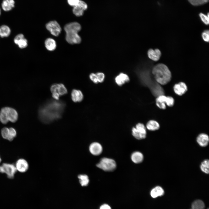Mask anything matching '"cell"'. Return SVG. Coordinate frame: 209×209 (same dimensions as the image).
<instances>
[{
	"mask_svg": "<svg viewBox=\"0 0 209 209\" xmlns=\"http://www.w3.org/2000/svg\"><path fill=\"white\" fill-rule=\"evenodd\" d=\"M15 167L17 170L21 172H26L28 168L27 162L24 159L20 158L16 162Z\"/></svg>",
	"mask_w": 209,
	"mask_h": 209,
	"instance_id": "obj_13",
	"label": "cell"
},
{
	"mask_svg": "<svg viewBox=\"0 0 209 209\" xmlns=\"http://www.w3.org/2000/svg\"><path fill=\"white\" fill-rule=\"evenodd\" d=\"M202 37L203 40L206 42H208L209 41V30H204L202 33Z\"/></svg>",
	"mask_w": 209,
	"mask_h": 209,
	"instance_id": "obj_35",
	"label": "cell"
},
{
	"mask_svg": "<svg viewBox=\"0 0 209 209\" xmlns=\"http://www.w3.org/2000/svg\"><path fill=\"white\" fill-rule=\"evenodd\" d=\"M192 5L199 6L204 4L208 3L209 0H188Z\"/></svg>",
	"mask_w": 209,
	"mask_h": 209,
	"instance_id": "obj_31",
	"label": "cell"
},
{
	"mask_svg": "<svg viewBox=\"0 0 209 209\" xmlns=\"http://www.w3.org/2000/svg\"><path fill=\"white\" fill-rule=\"evenodd\" d=\"M0 121L3 124H6L9 121L7 116L6 107L2 108L0 111Z\"/></svg>",
	"mask_w": 209,
	"mask_h": 209,
	"instance_id": "obj_27",
	"label": "cell"
},
{
	"mask_svg": "<svg viewBox=\"0 0 209 209\" xmlns=\"http://www.w3.org/2000/svg\"><path fill=\"white\" fill-rule=\"evenodd\" d=\"M152 73L156 81L161 85L167 84L171 79V72L168 67L163 64H158L154 66Z\"/></svg>",
	"mask_w": 209,
	"mask_h": 209,
	"instance_id": "obj_2",
	"label": "cell"
},
{
	"mask_svg": "<svg viewBox=\"0 0 209 209\" xmlns=\"http://www.w3.org/2000/svg\"><path fill=\"white\" fill-rule=\"evenodd\" d=\"M164 193V190L161 186H157L153 188L150 192L151 196L153 198L163 196Z\"/></svg>",
	"mask_w": 209,
	"mask_h": 209,
	"instance_id": "obj_19",
	"label": "cell"
},
{
	"mask_svg": "<svg viewBox=\"0 0 209 209\" xmlns=\"http://www.w3.org/2000/svg\"><path fill=\"white\" fill-rule=\"evenodd\" d=\"M0 173H4L3 168L2 165L0 166Z\"/></svg>",
	"mask_w": 209,
	"mask_h": 209,
	"instance_id": "obj_42",
	"label": "cell"
},
{
	"mask_svg": "<svg viewBox=\"0 0 209 209\" xmlns=\"http://www.w3.org/2000/svg\"><path fill=\"white\" fill-rule=\"evenodd\" d=\"M146 127L149 130L154 131L157 130L159 128L160 125L156 121L151 120L147 122Z\"/></svg>",
	"mask_w": 209,
	"mask_h": 209,
	"instance_id": "obj_24",
	"label": "cell"
},
{
	"mask_svg": "<svg viewBox=\"0 0 209 209\" xmlns=\"http://www.w3.org/2000/svg\"><path fill=\"white\" fill-rule=\"evenodd\" d=\"M1 13V9L0 8V15Z\"/></svg>",
	"mask_w": 209,
	"mask_h": 209,
	"instance_id": "obj_44",
	"label": "cell"
},
{
	"mask_svg": "<svg viewBox=\"0 0 209 209\" xmlns=\"http://www.w3.org/2000/svg\"><path fill=\"white\" fill-rule=\"evenodd\" d=\"M147 54L150 59L155 62L158 61L161 55V51L157 48L154 50L152 48L149 49L147 51Z\"/></svg>",
	"mask_w": 209,
	"mask_h": 209,
	"instance_id": "obj_14",
	"label": "cell"
},
{
	"mask_svg": "<svg viewBox=\"0 0 209 209\" xmlns=\"http://www.w3.org/2000/svg\"><path fill=\"white\" fill-rule=\"evenodd\" d=\"M9 136L7 140L10 141H12L16 136V131L12 127L9 128Z\"/></svg>",
	"mask_w": 209,
	"mask_h": 209,
	"instance_id": "obj_33",
	"label": "cell"
},
{
	"mask_svg": "<svg viewBox=\"0 0 209 209\" xmlns=\"http://www.w3.org/2000/svg\"><path fill=\"white\" fill-rule=\"evenodd\" d=\"M1 134L3 138L7 139L9 136V128L6 127L3 128L1 130Z\"/></svg>",
	"mask_w": 209,
	"mask_h": 209,
	"instance_id": "obj_34",
	"label": "cell"
},
{
	"mask_svg": "<svg viewBox=\"0 0 209 209\" xmlns=\"http://www.w3.org/2000/svg\"><path fill=\"white\" fill-rule=\"evenodd\" d=\"M80 0H67L68 4L71 6L74 7L79 2Z\"/></svg>",
	"mask_w": 209,
	"mask_h": 209,
	"instance_id": "obj_39",
	"label": "cell"
},
{
	"mask_svg": "<svg viewBox=\"0 0 209 209\" xmlns=\"http://www.w3.org/2000/svg\"><path fill=\"white\" fill-rule=\"evenodd\" d=\"M71 97L72 100L74 102H80L83 99V95L82 92L80 90L74 89L71 93Z\"/></svg>",
	"mask_w": 209,
	"mask_h": 209,
	"instance_id": "obj_18",
	"label": "cell"
},
{
	"mask_svg": "<svg viewBox=\"0 0 209 209\" xmlns=\"http://www.w3.org/2000/svg\"><path fill=\"white\" fill-rule=\"evenodd\" d=\"M45 46L48 51H54L56 48V44L55 41L53 39L49 38L47 39L45 42Z\"/></svg>",
	"mask_w": 209,
	"mask_h": 209,
	"instance_id": "obj_23",
	"label": "cell"
},
{
	"mask_svg": "<svg viewBox=\"0 0 209 209\" xmlns=\"http://www.w3.org/2000/svg\"><path fill=\"white\" fill-rule=\"evenodd\" d=\"M166 97L164 95L158 96L156 99V104L157 106L161 109H165L166 108Z\"/></svg>",
	"mask_w": 209,
	"mask_h": 209,
	"instance_id": "obj_20",
	"label": "cell"
},
{
	"mask_svg": "<svg viewBox=\"0 0 209 209\" xmlns=\"http://www.w3.org/2000/svg\"><path fill=\"white\" fill-rule=\"evenodd\" d=\"M174 100L173 97L170 96L166 97V105L168 106L172 107L174 104Z\"/></svg>",
	"mask_w": 209,
	"mask_h": 209,
	"instance_id": "obj_36",
	"label": "cell"
},
{
	"mask_svg": "<svg viewBox=\"0 0 209 209\" xmlns=\"http://www.w3.org/2000/svg\"><path fill=\"white\" fill-rule=\"evenodd\" d=\"M57 93L60 96H62L67 93V90L63 84H58Z\"/></svg>",
	"mask_w": 209,
	"mask_h": 209,
	"instance_id": "obj_30",
	"label": "cell"
},
{
	"mask_svg": "<svg viewBox=\"0 0 209 209\" xmlns=\"http://www.w3.org/2000/svg\"><path fill=\"white\" fill-rule=\"evenodd\" d=\"M6 110L8 121L12 122H16L18 118V114L17 111L12 108L8 107H6Z\"/></svg>",
	"mask_w": 209,
	"mask_h": 209,
	"instance_id": "obj_15",
	"label": "cell"
},
{
	"mask_svg": "<svg viewBox=\"0 0 209 209\" xmlns=\"http://www.w3.org/2000/svg\"><path fill=\"white\" fill-rule=\"evenodd\" d=\"M199 16L202 21L205 25H208L209 23V13L206 15L202 13L199 14Z\"/></svg>",
	"mask_w": 209,
	"mask_h": 209,
	"instance_id": "obj_32",
	"label": "cell"
},
{
	"mask_svg": "<svg viewBox=\"0 0 209 209\" xmlns=\"http://www.w3.org/2000/svg\"><path fill=\"white\" fill-rule=\"evenodd\" d=\"M65 38L68 43L72 44H79L81 41V37L76 33H66Z\"/></svg>",
	"mask_w": 209,
	"mask_h": 209,
	"instance_id": "obj_9",
	"label": "cell"
},
{
	"mask_svg": "<svg viewBox=\"0 0 209 209\" xmlns=\"http://www.w3.org/2000/svg\"><path fill=\"white\" fill-rule=\"evenodd\" d=\"M80 25L78 23L75 22H71L66 25L64 28L66 33H78L81 29Z\"/></svg>",
	"mask_w": 209,
	"mask_h": 209,
	"instance_id": "obj_8",
	"label": "cell"
},
{
	"mask_svg": "<svg viewBox=\"0 0 209 209\" xmlns=\"http://www.w3.org/2000/svg\"><path fill=\"white\" fill-rule=\"evenodd\" d=\"M115 81L118 86H121L130 81L129 76L126 74L121 73L115 78Z\"/></svg>",
	"mask_w": 209,
	"mask_h": 209,
	"instance_id": "obj_16",
	"label": "cell"
},
{
	"mask_svg": "<svg viewBox=\"0 0 209 209\" xmlns=\"http://www.w3.org/2000/svg\"><path fill=\"white\" fill-rule=\"evenodd\" d=\"M80 184L82 186H87L89 182L88 176L86 175H80L78 176Z\"/></svg>",
	"mask_w": 209,
	"mask_h": 209,
	"instance_id": "obj_29",
	"label": "cell"
},
{
	"mask_svg": "<svg viewBox=\"0 0 209 209\" xmlns=\"http://www.w3.org/2000/svg\"><path fill=\"white\" fill-rule=\"evenodd\" d=\"M132 135L137 139H143L146 137V128L145 125L142 123L137 124L135 127L132 128Z\"/></svg>",
	"mask_w": 209,
	"mask_h": 209,
	"instance_id": "obj_4",
	"label": "cell"
},
{
	"mask_svg": "<svg viewBox=\"0 0 209 209\" xmlns=\"http://www.w3.org/2000/svg\"><path fill=\"white\" fill-rule=\"evenodd\" d=\"M46 28L52 35L55 36L59 35L62 30L59 24L55 21H51L47 23Z\"/></svg>",
	"mask_w": 209,
	"mask_h": 209,
	"instance_id": "obj_5",
	"label": "cell"
},
{
	"mask_svg": "<svg viewBox=\"0 0 209 209\" xmlns=\"http://www.w3.org/2000/svg\"><path fill=\"white\" fill-rule=\"evenodd\" d=\"M205 208V205L203 201L201 200L198 199L193 202L191 209H204Z\"/></svg>",
	"mask_w": 209,
	"mask_h": 209,
	"instance_id": "obj_26",
	"label": "cell"
},
{
	"mask_svg": "<svg viewBox=\"0 0 209 209\" xmlns=\"http://www.w3.org/2000/svg\"></svg>",
	"mask_w": 209,
	"mask_h": 209,
	"instance_id": "obj_45",
	"label": "cell"
},
{
	"mask_svg": "<svg viewBox=\"0 0 209 209\" xmlns=\"http://www.w3.org/2000/svg\"><path fill=\"white\" fill-rule=\"evenodd\" d=\"M89 150L93 155L98 156L102 152V147L99 143L93 142L89 146Z\"/></svg>",
	"mask_w": 209,
	"mask_h": 209,
	"instance_id": "obj_11",
	"label": "cell"
},
{
	"mask_svg": "<svg viewBox=\"0 0 209 209\" xmlns=\"http://www.w3.org/2000/svg\"><path fill=\"white\" fill-rule=\"evenodd\" d=\"M144 156L143 154L138 151H136L132 153L131 156L132 161L134 163L138 164L142 162Z\"/></svg>",
	"mask_w": 209,
	"mask_h": 209,
	"instance_id": "obj_22",
	"label": "cell"
},
{
	"mask_svg": "<svg viewBox=\"0 0 209 209\" xmlns=\"http://www.w3.org/2000/svg\"><path fill=\"white\" fill-rule=\"evenodd\" d=\"M3 170L4 173L7 175V177L10 179L13 178L14 175L17 171L15 166L13 164L3 163L2 165Z\"/></svg>",
	"mask_w": 209,
	"mask_h": 209,
	"instance_id": "obj_6",
	"label": "cell"
},
{
	"mask_svg": "<svg viewBox=\"0 0 209 209\" xmlns=\"http://www.w3.org/2000/svg\"><path fill=\"white\" fill-rule=\"evenodd\" d=\"M89 78L90 80L94 83H98L96 74L93 73H91L89 75Z\"/></svg>",
	"mask_w": 209,
	"mask_h": 209,
	"instance_id": "obj_38",
	"label": "cell"
},
{
	"mask_svg": "<svg viewBox=\"0 0 209 209\" xmlns=\"http://www.w3.org/2000/svg\"><path fill=\"white\" fill-rule=\"evenodd\" d=\"M60 95L57 93H52L53 97L57 100H58L59 98Z\"/></svg>",
	"mask_w": 209,
	"mask_h": 209,
	"instance_id": "obj_41",
	"label": "cell"
},
{
	"mask_svg": "<svg viewBox=\"0 0 209 209\" xmlns=\"http://www.w3.org/2000/svg\"><path fill=\"white\" fill-rule=\"evenodd\" d=\"M87 7L85 2L80 0L78 4L73 7V12L77 16H81L83 15L84 11L87 9Z\"/></svg>",
	"mask_w": 209,
	"mask_h": 209,
	"instance_id": "obj_7",
	"label": "cell"
},
{
	"mask_svg": "<svg viewBox=\"0 0 209 209\" xmlns=\"http://www.w3.org/2000/svg\"><path fill=\"white\" fill-rule=\"evenodd\" d=\"M1 157H0V163L1 162Z\"/></svg>",
	"mask_w": 209,
	"mask_h": 209,
	"instance_id": "obj_43",
	"label": "cell"
},
{
	"mask_svg": "<svg viewBox=\"0 0 209 209\" xmlns=\"http://www.w3.org/2000/svg\"><path fill=\"white\" fill-rule=\"evenodd\" d=\"M15 3L14 0H3L1 4L2 8L5 11H10L14 7Z\"/></svg>",
	"mask_w": 209,
	"mask_h": 209,
	"instance_id": "obj_21",
	"label": "cell"
},
{
	"mask_svg": "<svg viewBox=\"0 0 209 209\" xmlns=\"http://www.w3.org/2000/svg\"><path fill=\"white\" fill-rule=\"evenodd\" d=\"M173 89L175 93L179 96L184 94L188 90L186 85L183 82L175 84L174 86Z\"/></svg>",
	"mask_w": 209,
	"mask_h": 209,
	"instance_id": "obj_10",
	"label": "cell"
},
{
	"mask_svg": "<svg viewBox=\"0 0 209 209\" xmlns=\"http://www.w3.org/2000/svg\"><path fill=\"white\" fill-rule=\"evenodd\" d=\"M65 104L61 100H49L40 107L39 116L43 122L48 123L60 118L64 111Z\"/></svg>",
	"mask_w": 209,
	"mask_h": 209,
	"instance_id": "obj_1",
	"label": "cell"
},
{
	"mask_svg": "<svg viewBox=\"0 0 209 209\" xmlns=\"http://www.w3.org/2000/svg\"><path fill=\"white\" fill-rule=\"evenodd\" d=\"M14 42L21 48H25L28 45L27 40L25 38L24 35L21 34H19L15 37Z\"/></svg>",
	"mask_w": 209,
	"mask_h": 209,
	"instance_id": "obj_12",
	"label": "cell"
},
{
	"mask_svg": "<svg viewBox=\"0 0 209 209\" xmlns=\"http://www.w3.org/2000/svg\"><path fill=\"white\" fill-rule=\"evenodd\" d=\"M197 142L198 144L202 147L206 146L208 144L209 141V138L208 135L205 133H201L197 137Z\"/></svg>",
	"mask_w": 209,
	"mask_h": 209,
	"instance_id": "obj_17",
	"label": "cell"
},
{
	"mask_svg": "<svg viewBox=\"0 0 209 209\" xmlns=\"http://www.w3.org/2000/svg\"><path fill=\"white\" fill-rule=\"evenodd\" d=\"M201 170L204 173L208 174L209 173V160H204L201 163L200 166Z\"/></svg>",
	"mask_w": 209,
	"mask_h": 209,
	"instance_id": "obj_28",
	"label": "cell"
},
{
	"mask_svg": "<svg viewBox=\"0 0 209 209\" xmlns=\"http://www.w3.org/2000/svg\"><path fill=\"white\" fill-rule=\"evenodd\" d=\"M99 209H111V208L108 204L104 203L100 206Z\"/></svg>",
	"mask_w": 209,
	"mask_h": 209,
	"instance_id": "obj_40",
	"label": "cell"
},
{
	"mask_svg": "<svg viewBox=\"0 0 209 209\" xmlns=\"http://www.w3.org/2000/svg\"><path fill=\"white\" fill-rule=\"evenodd\" d=\"M96 75L98 83H101L104 81L105 78V75L104 73L98 72L96 73Z\"/></svg>",
	"mask_w": 209,
	"mask_h": 209,
	"instance_id": "obj_37",
	"label": "cell"
},
{
	"mask_svg": "<svg viewBox=\"0 0 209 209\" xmlns=\"http://www.w3.org/2000/svg\"><path fill=\"white\" fill-rule=\"evenodd\" d=\"M11 30L7 26L3 25L0 27V36L2 37H7L10 35Z\"/></svg>",
	"mask_w": 209,
	"mask_h": 209,
	"instance_id": "obj_25",
	"label": "cell"
},
{
	"mask_svg": "<svg viewBox=\"0 0 209 209\" xmlns=\"http://www.w3.org/2000/svg\"><path fill=\"white\" fill-rule=\"evenodd\" d=\"M96 166L104 171H112L116 169V165L114 160L107 158H103L96 165Z\"/></svg>",
	"mask_w": 209,
	"mask_h": 209,
	"instance_id": "obj_3",
	"label": "cell"
}]
</instances>
